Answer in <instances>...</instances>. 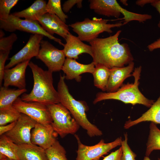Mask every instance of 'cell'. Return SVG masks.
<instances>
[{"instance_id": "28", "label": "cell", "mask_w": 160, "mask_h": 160, "mask_svg": "<svg viewBox=\"0 0 160 160\" xmlns=\"http://www.w3.org/2000/svg\"><path fill=\"white\" fill-rule=\"evenodd\" d=\"M45 152L48 160H67L65 148L57 140Z\"/></svg>"}, {"instance_id": "12", "label": "cell", "mask_w": 160, "mask_h": 160, "mask_svg": "<svg viewBox=\"0 0 160 160\" xmlns=\"http://www.w3.org/2000/svg\"><path fill=\"white\" fill-rule=\"evenodd\" d=\"M36 123L28 116L21 113L13 128L4 134L18 145H33L31 141V131Z\"/></svg>"}, {"instance_id": "21", "label": "cell", "mask_w": 160, "mask_h": 160, "mask_svg": "<svg viewBox=\"0 0 160 160\" xmlns=\"http://www.w3.org/2000/svg\"><path fill=\"white\" fill-rule=\"evenodd\" d=\"M18 146V160H48L45 150L38 146L23 144Z\"/></svg>"}, {"instance_id": "1", "label": "cell", "mask_w": 160, "mask_h": 160, "mask_svg": "<svg viewBox=\"0 0 160 160\" xmlns=\"http://www.w3.org/2000/svg\"><path fill=\"white\" fill-rule=\"evenodd\" d=\"M121 30L113 35L104 38H97L89 43L91 46L93 62L111 69L121 67L133 62L134 58L128 45L120 44L119 37Z\"/></svg>"}, {"instance_id": "26", "label": "cell", "mask_w": 160, "mask_h": 160, "mask_svg": "<svg viewBox=\"0 0 160 160\" xmlns=\"http://www.w3.org/2000/svg\"><path fill=\"white\" fill-rule=\"evenodd\" d=\"M18 145H17L4 134L0 135V153L8 158L18 160L17 154Z\"/></svg>"}, {"instance_id": "13", "label": "cell", "mask_w": 160, "mask_h": 160, "mask_svg": "<svg viewBox=\"0 0 160 160\" xmlns=\"http://www.w3.org/2000/svg\"><path fill=\"white\" fill-rule=\"evenodd\" d=\"M44 36L40 34H32L25 45L18 52L10 58L9 62L5 66V69L11 68L20 63L30 60L38 55L40 48V43Z\"/></svg>"}, {"instance_id": "19", "label": "cell", "mask_w": 160, "mask_h": 160, "mask_svg": "<svg viewBox=\"0 0 160 160\" xmlns=\"http://www.w3.org/2000/svg\"><path fill=\"white\" fill-rule=\"evenodd\" d=\"M134 63L132 62L125 67H114L110 70V73L106 89V92L116 91L122 85L124 80L131 76Z\"/></svg>"}, {"instance_id": "34", "label": "cell", "mask_w": 160, "mask_h": 160, "mask_svg": "<svg viewBox=\"0 0 160 160\" xmlns=\"http://www.w3.org/2000/svg\"><path fill=\"white\" fill-rule=\"evenodd\" d=\"M82 2V0H68L65 1L63 5V10L64 12L67 13L76 4L78 8H81Z\"/></svg>"}, {"instance_id": "4", "label": "cell", "mask_w": 160, "mask_h": 160, "mask_svg": "<svg viewBox=\"0 0 160 160\" xmlns=\"http://www.w3.org/2000/svg\"><path fill=\"white\" fill-rule=\"evenodd\" d=\"M141 67L135 68L132 74L134 77L133 83H127L122 85L121 88L113 92H100L96 94L93 101L94 104L103 100H120L125 104L132 105H143L150 108L154 101L146 98L140 92L138 88Z\"/></svg>"}, {"instance_id": "24", "label": "cell", "mask_w": 160, "mask_h": 160, "mask_svg": "<svg viewBox=\"0 0 160 160\" xmlns=\"http://www.w3.org/2000/svg\"><path fill=\"white\" fill-rule=\"evenodd\" d=\"M111 69L101 64L95 65L93 77L94 85L96 87L105 92L110 73Z\"/></svg>"}, {"instance_id": "8", "label": "cell", "mask_w": 160, "mask_h": 160, "mask_svg": "<svg viewBox=\"0 0 160 160\" xmlns=\"http://www.w3.org/2000/svg\"><path fill=\"white\" fill-rule=\"evenodd\" d=\"M0 28L6 31L13 32L19 30L25 32L43 35L53 40L60 45L64 46L61 39L48 33L37 21H31L22 19L10 14L6 20H0Z\"/></svg>"}, {"instance_id": "36", "label": "cell", "mask_w": 160, "mask_h": 160, "mask_svg": "<svg viewBox=\"0 0 160 160\" xmlns=\"http://www.w3.org/2000/svg\"><path fill=\"white\" fill-rule=\"evenodd\" d=\"M17 121L8 125L0 126V135H1L12 130L15 126Z\"/></svg>"}, {"instance_id": "43", "label": "cell", "mask_w": 160, "mask_h": 160, "mask_svg": "<svg viewBox=\"0 0 160 160\" xmlns=\"http://www.w3.org/2000/svg\"><path fill=\"white\" fill-rule=\"evenodd\" d=\"M143 160H151L149 157L145 156L144 157Z\"/></svg>"}, {"instance_id": "31", "label": "cell", "mask_w": 160, "mask_h": 160, "mask_svg": "<svg viewBox=\"0 0 160 160\" xmlns=\"http://www.w3.org/2000/svg\"><path fill=\"white\" fill-rule=\"evenodd\" d=\"M124 139L122 140L121 147L122 150L121 160H136V154L131 149L128 144V135L126 133L124 135Z\"/></svg>"}, {"instance_id": "14", "label": "cell", "mask_w": 160, "mask_h": 160, "mask_svg": "<svg viewBox=\"0 0 160 160\" xmlns=\"http://www.w3.org/2000/svg\"><path fill=\"white\" fill-rule=\"evenodd\" d=\"M57 135L51 124L44 125L36 122L31 131V141L33 145L46 150L55 143Z\"/></svg>"}, {"instance_id": "39", "label": "cell", "mask_w": 160, "mask_h": 160, "mask_svg": "<svg viewBox=\"0 0 160 160\" xmlns=\"http://www.w3.org/2000/svg\"><path fill=\"white\" fill-rule=\"evenodd\" d=\"M153 0H138L136 1V4L141 7H143L146 4L152 3Z\"/></svg>"}, {"instance_id": "15", "label": "cell", "mask_w": 160, "mask_h": 160, "mask_svg": "<svg viewBox=\"0 0 160 160\" xmlns=\"http://www.w3.org/2000/svg\"><path fill=\"white\" fill-rule=\"evenodd\" d=\"M36 21L46 31L52 36L55 33L65 39L70 33L69 25L55 14L46 13Z\"/></svg>"}, {"instance_id": "11", "label": "cell", "mask_w": 160, "mask_h": 160, "mask_svg": "<svg viewBox=\"0 0 160 160\" xmlns=\"http://www.w3.org/2000/svg\"><path fill=\"white\" fill-rule=\"evenodd\" d=\"M36 58L43 62L48 70L52 73L62 70L66 59L62 50L56 48L48 41L43 40Z\"/></svg>"}, {"instance_id": "32", "label": "cell", "mask_w": 160, "mask_h": 160, "mask_svg": "<svg viewBox=\"0 0 160 160\" xmlns=\"http://www.w3.org/2000/svg\"><path fill=\"white\" fill-rule=\"evenodd\" d=\"M16 34L12 33L9 36L0 39V51H10L14 43L17 39Z\"/></svg>"}, {"instance_id": "27", "label": "cell", "mask_w": 160, "mask_h": 160, "mask_svg": "<svg viewBox=\"0 0 160 160\" xmlns=\"http://www.w3.org/2000/svg\"><path fill=\"white\" fill-rule=\"evenodd\" d=\"M21 114L13 106L0 109V126L17 121Z\"/></svg>"}, {"instance_id": "9", "label": "cell", "mask_w": 160, "mask_h": 160, "mask_svg": "<svg viewBox=\"0 0 160 160\" xmlns=\"http://www.w3.org/2000/svg\"><path fill=\"white\" fill-rule=\"evenodd\" d=\"M75 137L78 145L76 160H99L113 149L121 145L122 140L120 137L112 142L105 143L104 140L102 139L94 145L88 146L81 143L78 135H75Z\"/></svg>"}, {"instance_id": "44", "label": "cell", "mask_w": 160, "mask_h": 160, "mask_svg": "<svg viewBox=\"0 0 160 160\" xmlns=\"http://www.w3.org/2000/svg\"><path fill=\"white\" fill-rule=\"evenodd\" d=\"M6 160H15V159H10L9 158H7Z\"/></svg>"}, {"instance_id": "42", "label": "cell", "mask_w": 160, "mask_h": 160, "mask_svg": "<svg viewBox=\"0 0 160 160\" xmlns=\"http://www.w3.org/2000/svg\"><path fill=\"white\" fill-rule=\"evenodd\" d=\"M5 34L1 29L0 30V38L4 37Z\"/></svg>"}, {"instance_id": "23", "label": "cell", "mask_w": 160, "mask_h": 160, "mask_svg": "<svg viewBox=\"0 0 160 160\" xmlns=\"http://www.w3.org/2000/svg\"><path fill=\"white\" fill-rule=\"evenodd\" d=\"M27 91L26 89H16L4 86L0 89V109L12 106L14 102L21 95Z\"/></svg>"}, {"instance_id": "3", "label": "cell", "mask_w": 160, "mask_h": 160, "mask_svg": "<svg viewBox=\"0 0 160 160\" xmlns=\"http://www.w3.org/2000/svg\"><path fill=\"white\" fill-rule=\"evenodd\" d=\"M65 76L60 74L57 86L60 103L67 109L80 126L86 131L90 137L100 136L103 133L96 126L88 119L86 112L89 108L86 102L78 100L70 93L65 81Z\"/></svg>"}, {"instance_id": "40", "label": "cell", "mask_w": 160, "mask_h": 160, "mask_svg": "<svg viewBox=\"0 0 160 160\" xmlns=\"http://www.w3.org/2000/svg\"><path fill=\"white\" fill-rule=\"evenodd\" d=\"M7 158L6 156L0 153V160H6Z\"/></svg>"}, {"instance_id": "25", "label": "cell", "mask_w": 160, "mask_h": 160, "mask_svg": "<svg viewBox=\"0 0 160 160\" xmlns=\"http://www.w3.org/2000/svg\"><path fill=\"white\" fill-rule=\"evenodd\" d=\"M149 133L147 142L145 155L149 157L155 150H160V130L156 124L151 122L149 126Z\"/></svg>"}, {"instance_id": "35", "label": "cell", "mask_w": 160, "mask_h": 160, "mask_svg": "<svg viewBox=\"0 0 160 160\" xmlns=\"http://www.w3.org/2000/svg\"><path fill=\"white\" fill-rule=\"evenodd\" d=\"M122 152L121 146L118 149L105 157L102 160H121Z\"/></svg>"}, {"instance_id": "38", "label": "cell", "mask_w": 160, "mask_h": 160, "mask_svg": "<svg viewBox=\"0 0 160 160\" xmlns=\"http://www.w3.org/2000/svg\"><path fill=\"white\" fill-rule=\"evenodd\" d=\"M150 4L155 8L159 13L160 16V0H153ZM157 25L158 27L160 28V19Z\"/></svg>"}, {"instance_id": "17", "label": "cell", "mask_w": 160, "mask_h": 160, "mask_svg": "<svg viewBox=\"0 0 160 160\" xmlns=\"http://www.w3.org/2000/svg\"><path fill=\"white\" fill-rule=\"evenodd\" d=\"M95 67L94 63L84 64L77 62L74 59L66 58L62 70L65 74V79L71 80L75 79L77 82L81 80V75L84 73H92Z\"/></svg>"}, {"instance_id": "45", "label": "cell", "mask_w": 160, "mask_h": 160, "mask_svg": "<svg viewBox=\"0 0 160 160\" xmlns=\"http://www.w3.org/2000/svg\"><path fill=\"white\" fill-rule=\"evenodd\" d=\"M157 160H160V158H158V159Z\"/></svg>"}, {"instance_id": "2", "label": "cell", "mask_w": 160, "mask_h": 160, "mask_svg": "<svg viewBox=\"0 0 160 160\" xmlns=\"http://www.w3.org/2000/svg\"><path fill=\"white\" fill-rule=\"evenodd\" d=\"M28 66L31 69L33 85L31 92L22 95L21 99L27 102H36L47 106L60 103L58 94L53 85L52 72L44 70L32 62Z\"/></svg>"}, {"instance_id": "37", "label": "cell", "mask_w": 160, "mask_h": 160, "mask_svg": "<svg viewBox=\"0 0 160 160\" xmlns=\"http://www.w3.org/2000/svg\"><path fill=\"white\" fill-rule=\"evenodd\" d=\"M147 47L150 51L160 48V37L156 41L149 44Z\"/></svg>"}, {"instance_id": "29", "label": "cell", "mask_w": 160, "mask_h": 160, "mask_svg": "<svg viewBox=\"0 0 160 160\" xmlns=\"http://www.w3.org/2000/svg\"><path fill=\"white\" fill-rule=\"evenodd\" d=\"M46 10L47 13L55 14L62 21L65 23L68 17L63 12L60 0H49L47 3Z\"/></svg>"}, {"instance_id": "10", "label": "cell", "mask_w": 160, "mask_h": 160, "mask_svg": "<svg viewBox=\"0 0 160 160\" xmlns=\"http://www.w3.org/2000/svg\"><path fill=\"white\" fill-rule=\"evenodd\" d=\"M12 106L21 113L28 116L36 122L44 125L51 124L52 119L47 106L36 102H27L18 97Z\"/></svg>"}, {"instance_id": "5", "label": "cell", "mask_w": 160, "mask_h": 160, "mask_svg": "<svg viewBox=\"0 0 160 160\" xmlns=\"http://www.w3.org/2000/svg\"><path fill=\"white\" fill-rule=\"evenodd\" d=\"M122 25L121 22L108 23L106 20L94 17L92 20L85 18L82 21L75 22L69 26L82 41L89 42L97 38L100 33L105 32L111 33L112 28L120 27Z\"/></svg>"}, {"instance_id": "41", "label": "cell", "mask_w": 160, "mask_h": 160, "mask_svg": "<svg viewBox=\"0 0 160 160\" xmlns=\"http://www.w3.org/2000/svg\"><path fill=\"white\" fill-rule=\"evenodd\" d=\"M120 2H121L125 6H127L128 4L127 2V0H120Z\"/></svg>"}, {"instance_id": "33", "label": "cell", "mask_w": 160, "mask_h": 160, "mask_svg": "<svg viewBox=\"0 0 160 160\" xmlns=\"http://www.w3.org/2000/svg\"><path fill=\"white\" fill-rule=\"evenodd\" d=\"M10 51H0V86L1 87L5 69V63Z\"/></svg>"}, {"instance_id": "20", "label": "cell", "mask_w": 160, "mask_h": 160, "mask_svg": "<svg viewBox=\"0 0 160 160\" xmlns=\"http://www.w3.org/2000/svg\"><path fill=\"white\" fill-rule=\"evenodd\" d=\"M150 121L156 124H160V95L150 108L137 119L129 120L125 123L124 127L128 129L141 122Z\"/></svg>"}, {"instance_id": "30", "label": "cell", "mask_w": 160, "mask_h": 160, "mask_svg": "<svg viewBox=\"0 0 160 160\" xmlns=\"http://www.w3.org/2000/svg\"><path fill=\"white\" fill-rule=\"evenodd\" d=\"M18 1V0H0V20L7 19L10 14L11 10Z\"/></svg>"}, {"instance_id": "18", "label": "cell", "mask_w": 160, "mask_h": 160, "mask_svg": "<svg viewBox=\"0 0 160 160\" xmlns=\"http://www.w3.org/2000/svg\"><path fill=\"white\" fill-rule=\"evenodd\" d=\"M65 40L66 43L62 50L66 58L77 59L79 55L84 53L92 57L91 46L84 43L78 36L70 33Z\"/></svg>"}, {"instance_id": "6", "label": "cell", "mask_w": 160, "mask_h": 160, "mask_svg": "<svg viewBox=\"0 0 160 160\" xmlns=\"http://www.w3.org/2000/svg\"><path fill=\"white\" fill-rule=\"evenodd\" d=\"M47 106L52 119L51 125L61 137L70 134L74 135L78 130L80 125L69 111L60 103Z\"/></svg>"}, {"instance_id": "16", "label": "cell", "mask_w": 160, "mask_h": 160, "mask_svg": "<svg viewBox=\"0 0 160 160\" xmlns=\"http://www.w3.org/2000/svg\"><path fill=\"white\" fill-rule=\"evenodd\" d=\"M29 60L19 63L14 67L5 69L3 79V86H14L19 89H25V71Z\"/></svg>"}, {"instance_id": "22", "label": "cell", "mask_w": 160, "mask_h": 160, "mask_svg": "<svg viewBox=\"0 0 160 160\" xmlns=\"http://www.w3.org/2000/svg\"><path fill=\"white\" fill-rule=\"evenodd\" d=\"M47 3L44 0H36L29 7L22 11L12 13L13 15L31 21H36L38 18L47 13Z\"/></svg>"}, {"instance_id": "7", "label": "cell", "mask_w": 160, "mask_h": 160, "mask_svg": "<svg viewBox=\"0 0 160 160\" xmlns=\"http://www.w3.org/2000/svg\"><path fill=\"white\" fill-rule=\"evenodd\" d=\"M89 7L96 13L108 17L118 18L121 14L124 16L123 25L136 20L141 22L142 15L130 12L122 7L116 0H89Z\"/></svg>"}]
</instances>
